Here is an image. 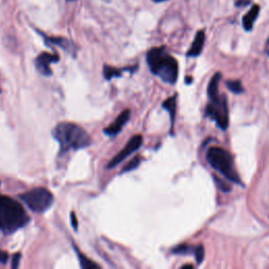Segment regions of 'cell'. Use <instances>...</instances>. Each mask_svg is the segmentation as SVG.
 I'll list each match as a JSON object with an SVG mask.
<instances>
[{
  "label": "cell",
  "mask_w": 269,
  "mask_h": 269,
  "mask_svg": "<svg viewBox=\"0 0 269 269\" xmlns=\"http://www.w3.org/2000/svg\"><path fill=\"white\" fill-rule=\"evenodd\" d=\"M154 1H156V2H160V0H154Z\"/></svg>",
  "instance_id": "26"
},
{
  "label": "cell",
  "mask_w": 269,
  "mask_h": 269,
  "mask_svg": "<svg viewBox=\"0 0 269 269\" xmlns=\"http://www.w3.org/2000/svg\"><path fill=\"white\" fill-rule=\"evenodd\" d=\"M67 1H74V0H67Z\"/></svg>",
  "instance_id": "27"
},
{
  "label": "cell",
  "mask_w": 269,
  "mask_h": 269,
  "mask_svg": "<svg viewBox=\"0 0 269 269\" xmlns=\"http://www.w3.org/2000/svg\"><path fill=\"white\" fill-rule=\"evenodd\" d=\"M140 163H141L140 157H134L133 160H131L130 162L123 167V170L121 171V173H129V172L136 170V168L140 165Z\"/></svg>",
  "instance_id": "17"
},
{
  "label": "cell",
  "mask_w": 269,
  "mask_h": 269,
  "mask_svg": "<svg viewBox=\"0 0 269 269\" xmlns=\"http://www.w3.org/2000/svg\"><path fill=\"white\" fill-rule=\"evenodd\" d=\"M29 216L19 202L0 194V231L10 234L29 223Z\"/></svg>",
  "instance_id": "2"
},
{
  "label": "cell",
  "mask_w": 269,
  "mask_h": 269,
  "mask_svg": "<svg viewBox=\"0 0 269 269\" xmlns=\"http://www.w3.org/2000/svg\"><path fill=\"white\" fill-rule=\"evenodd\" d=\"M59 57L56 54H50V53H42L37 57L36 59V67L44 76H50L52 74V70L50 65L52 63L58 62Z\"/></svg>",
  "instance_id": "8"
},
{
  "label": "cell",
  "mask_w": 269,
  "mask_h": 269,
  "mask_svg": "<svg viewBox=\"0 0 269 269\" xmlns=\"http://www.w3.org/2000/svg\"><path fill=\"white\" fill-rule=\"evenodd\" d=\"M182 268H192V265H184L182 266Z\"/></svg>",
  "instance_id": "25"
},
{
  "label": "cell",
  "mask_w": 269,
  "mask_h": 269,
  "mask_svg": "<svg viewBox=\"0 0 269 269\" xmlns=\"http://www.w3.org/2000/svg\"><path fill=\"white\" fill-rule=\"evenodd\" d=\"M221 79V74L217 73L216 75L212 77V79L211 80L210 84H208L207 87V93L208 96H210L211 99H216L217 97H219V92H218V86H219V82Z\"/></svg>",
  "instance_id": "13"
},
{
  "label": "cell",
  "mask_w": 269,
  "mask_h": 269,
  "mask_svg": "<svg viewBox=\"0 0 269 269\" xmlns=\"http://www.w3.org/2000/svg\"><path fill=\"white\" fill-rule=\"evenodd\" d=\"M19 198L23 201L31 211L34 212L42 213L53 205L54 197L52 192L46 188L38 187L32 191L20 194Z\"/></svg>",
  "instance_id": "5"
},
{
  "label": "cell",
  "mask_w": 269,
  "mask_h": 269,
  "mask_svg": "<svg viewBox=\"0 0 269 269\" xmlns=\"http://www.w3.org/2000/svg\"><path fill=\"white\" fill-rule=\"evenodd\" d=\"M53 136L60 146V154L77 151L91 145L92 139L84 129L75 123H59L53 131Z\"/></svg>",
  "instance_id": "1"
},
{
  "label": "cell",
  "mask_w": 269,
  "mask_h": 269,
  "mask_svg": "<svg viewBox=\"0 0 269 269\" xmlns=\"http://www.w3.org/2000/svg\"><path fill=\"white\" fill-rule=\"evenodd\" d=\"M226 84H227L228 89H230L234 94H241L244 91L243 86H242L239 80H231V81H228Z\"/></svg>",
  "instance_id": "18"
},
{
  "label": "cell",
  "mask_w": 269,
  "mask_h": 269,
  "mask_svg": "<svg viewBox=\"0 0 269 269\" xmlns=\"http://www.w3.org/2000/svg\"><path fill=\"white\" fill-rule=\"evenodd\" d=\"M76 253L79 258V262H80V266H81L83 269H91V268H100V266L96 263H94L93 261H91L89 258H86L83 253H81V251H79L77 248L75 247Z\"/></svg>",
  "instance_id": "14"
},
{
  "label": "cell",
  "mask_w": 269,
  "mask_h": 269,
  "mask_svg": "<svg viewBox=\"0 0 269 269\" xmlns=\"http://www.w3.org/2000/svg\"><path fill=\"white\" fill-rule=\"evenodd\" d=\"M20 259H21V253H20V252H17L14 255H13V258H12V268L15 269V268H17L19 266Z\"/></svg>",
  "instance_id": "22"
},
{
  "label": "cell",
  "mask_w": 269,
  "mask_h": 269,
  "mask_svg": "<svg viewBox=\"0 0 269 269\" xmlns=\"http://www.w3.org/2000/svg\"><path fill=\"white\" fill-rule=\"evenodd\" d=\"M130 118H131V111L130 110L123 111L109 127H106L104 130V134L110 137L116 136V134H118L121 132V130L123 129V126L129 122Z\"/></svg>",
  "instance_id": "9"
},
{
  "label": "cell",
  "mask_w": 269,
  "mask_h": 269,
  "mask_svg": "<svg viewBox=\"0 0 269 269\" xmlns=\"http://www.w3.org/2000/svg\"><path fill=\"white\" fill-rule=\"evenodd\" d=\"M214 180H216V182L218 184V187H220L222 191H223V192H231V186L227 185L223 180H221L218 177H214Z\"/></svg>",
  "instance_id": "21"
},
{
  "label": "cell",
  "mask_w": 269,
  "mask_h": 269,
  "mask_svg": "<svg viewBox=\"0 0 269 269\" xmlns=\"http://www.w3.org/2000/svg\"><path fill=\"white\" fill-rule=\"evenodd\" d=\"M260 13V6L253 5L250 11L243 17V26L246 31H250L253 28L254 21L257 20Z\"/></svg>",
  "instance_id": "11"
},
{
  "label": "cell",
  "mask_w": 269,
  "mask_h": 269,
  "mask_svg": "<svg viewBox=\"0 0 269 269\" xmlns=\"http://www.w3.org/2000/svg\"><path fill=\"white\" fill-rule=\"evenodd\" d=\"M45 41L51 42L55 45H58V46H60V48H62L70 53L75 52V46H74V44L71 41H69V40H66L64 38H54V37L50 38V37H48V38H45Z\"/></svg>",
  "instance_id": "12"
},
{
  "label": "cell",
  "mask_w": 269,
  "mask_h": 269,
  "mask_svg": "<svg viewBox=\"0 0 269 269\" xmlns=\"http://www.w3.org/2000/svg\"><path fill=\"white\" fill-rule=\"evenodd\" d=\"M193 253H194V255H196L197 263L201 264L202 262H203V260H204V247L202 246V245L197 246L196 248H194Z\"/></svg>",
  "instance_id": "19"
},
{
  "label": "cell",
  "mask_w": 269,
  "mask_h": 269,
  "mask_svg": "<svg viewBox=\"0 0 269 269\" xmlns=\"http://www.w3.org/2000/svg\"><path fill=\"white\" fill-rule=\"evenodd\" d=\"M192 251H194V248H192L187 245H180L173 250V253H178V254H187Z\"/></svg>",
  "instance_id": "20"
},
{
  "label": "cell",
  "mask_w": 269,
  "mask_h": 269,
  "mask_svg": "<svg viewBox=\"0 0 269 269\" xmlns=\"http://www.w3.org/2000/svg\"><path fill=\"white\" fill-rule=\"evenodd\" d=\"M123 71H132V69H125V70H118L116 67H112V66H107L104 65L103 69V75L106 80H111L112 78L115 77H120L121 74L123 73Z\"/></svg>",
  "instance_id": "15"
},
{
  "label": "cell",
  "mask_w": 269,
  "mask_h": 269,
  "mask_svg": "<svg viewBox=\"0 0 269 269\" xmlns=\"http://www.w3.org/2000/svg\"><path fill=\"white\" fill-rule=\"evenodd\" d=\"M164 109L171 114L172 118V124H173V119H174V114H176V96L168 98L165 102L163 103Z\"/></svg>",
  "instance_id": "16"
},
{
  "label": "cell",
  "mask_w": 269,
  "mask_h": 269,
  "mask_svg": "<svg viewBox=\"0 0 269 269\" xmlns=\"http://www.w3.org/2000/svg\"><path fill=\"white\" fill-rule=\"evenodd\" d=\"M8 259H9L8 253H6L5 251L0 250V263L5 264L6 262H8Z\"/></svg>",
  "instance_id": "23"
},
{
  "label": "cell",
  "mask_w": 269,
  "mask_h": 269,
  "mask_svg": "<svg viewBox=\"0 0 269 269\" xmlns=\"http://www.w3.org/2000/svg\"><path fill=\"white\" fill-rule=\"evenodd\" d=\"M71 222H72V225H73V227H74V230L77 231V228H78V222H77V218H76L75 212H72V213H71Z\"/></svg>",
  "instance_id": "24"
},
{
  "label": "cell",
  "mask_w": 269,
  "mask_h": 269,
  "mask_svg": "<svg viewBox=\"0 0 269 269\" xmlns=\"http://www.w3.org/2000/svg\"><path fill=\"white\" fill-rule=\"evenodd\" d=\"M143 143V138L141 134H134L133 138H131L129 140V142L126 143V145L124 146L123 150H121L115 157H114L109 164H107V168L111 170V168H114L115 166H117L119 163L122 162L123 160H125L127 157L131 156L133 153H134L136 151H138L141 145Z\"/></svg>",
  "instance_id": "7"
},
{
  "label": "cell",
  "mask_w": 269,
  "mask_h": 269,
  "mask_svg": "<svg viewBox=\"0 0 269 269\" xmlns=\"http://www.w3.org/2000/svg\"><path fill=\"white\" fill-rule=\"evenodd\" d=\"M204 42H205V33H204V31H199L197 33L196 37H194V39H193V42L191 46L190 51H188L187 55L191 57L199 56L202 50H203Z\"/></svg>",
  "instance_id": "10"
},
{
  "label": "cell",
  "mask_w": 269,
  "mask_h": 269,
  "mask_svg": "<svg viewBox=\"0 0 269 269\" xmlns=\"http://www.w3.org/2000/svg\"><path fill=\"white\" fill-rule=\"evenodd\" d=\"M206 159L208 161V163L221 174H223L226 179L231 181L233 183L241 184L239 174L234 170V164L231 154L227 151L218 146L211 147L207 152Z\"/></svg>",
  "instance_id": "4"
},
{
  "label": "cell",
  "mask_w": 269,
  "mask_h": 269,
  "mask_svg": "<svg viewBox=\"0 0 269 269\" xmlns=\"http://www.w3.org/2000/svg\"><path fill=\"white\" fill-rule=\"evenodd\" d=\"M147 64L154 75L162 79V81L173 84L178 78V62L171 55H168L164 48L152 49L146 56Z\"/></svg>",
  "instance_id": "3"
},
{
  "label": "cell",
  "mask_w": 269,
  "mask_h": 269,
  "mask_svg": "<svg viewBox=\"0 0 269 269\" xmlns=\"http://www.w3.org/2000/svg\"><path fill=\"white\" fill-rule=\"evenodd\" d=\"M211 102L206 107V114L222 130L228 127V106L225 96L211 99Z\"/></svg>",
  "instance_id": "6"
}]
</instances>
